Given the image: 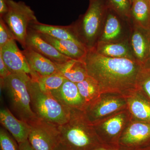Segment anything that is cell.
Returning <instances> with one entry per match:
<instances>
[{
	"instance_id": "6da1fadb",
	"label": "cell",
	"mask_w": 150,
	"mask_h": 150,
	"mask_svg": "<svg viewBox=\"0 0 150 150\" xmlns=\"http://www.w3.org/2000/svg\"><path fill=\"white\" fill-rule=\"evenodd\" d=\"M84 61L88 75L96 82L100 93H117L127 96L138 88L144 65L136 59L111 58L88 49Z\"/></svg>"
},
{
	"instance_id": "7a4b0ae2",
	"label": "cell",
	"mask_w": 150,
	"mask_h": 150,
	"mask_svg": "<svg viewBox=\"0 0 150 150\" xmlns=\"http://www.w3.org/2000/svg\"><path fill=\"white\" fill-rule=\"evenodd\" d=\"M58 129L60 144L67 150H92L103 145L83 110L70 109L69 120Z\"/></svg>"
},
{
	"instance_id": "3957f363",
	"label": "cell",
	"mask_w": 150,
	"mask_h": 150,
	"mask_svg": "<svg viewBox=\"0 0 150 150\" xmlns=\"http://www.w3.org/2000/svg\"><path fill=\"white\" fill-rule=\"evenodd\" d=\"M30 77L24 74H11L1 81L9 108L16 117L28 123L37 118L32 111L28 83Z\"/></svg>"
},
{
	"instance_id": "277c9868",
	"label": "cell",
	"mask_w": 150,
	"mask_h": 150,
	"mask_svg": "<svg viewBox=\"0 0 150 150\" xmlns=\"http://www.w3.org/2000/svg\"><path fill=\"white\" fill-rule=\"evenodd\" d=\"M28 86L31 109L37 118L58 126L67 123L71 109L62 105L51 94L41 91L37 82L31 78Z\"/></svg>"
},
{
	"instance_id": "5b68a950",
	"label": "cell",
	"mask_w": 150,
	"mask_h": 150,
	"mask_svg": "<svg viewBox=\"0 0 150 150\" xmlns=\"http://www.w3.org/2000/svg\"><path fill=\"white\" fill-rule=\"evenodd\" d=\"M8 11L1 17L11 31L16 40L26 47L28 33L30 25L38 22L35 13L24 2L6 0Z\"/></svg>"
},
{
	"instance_id": "8992f818",
	"label": "cell",
	"mask_w": 150,
	"mask_h": 150,
	"mask_svg": "<svg viewBox=\"0 0 150 150\" xmlns=\"http://www.w3.org/2000/svg\"><path fill=\"white\" fill-rule=\"evenodd\" d=\"M104 12L101 0H90L85 13L76 23L72 24L80 41L87 50L94 47L97 42Z\"/></svg>"
},
{
	"instance_id": "52a82bcc",
	"label": "cell",
	"mask_w": 150,
	"mask_h": 150,
	"mask_svg": "<svg viewBox=\"0 0 150 150\" xmlns=\"http://www.w3.org/2000/svg\"><path fill=\"white\" fill-rule=\"evenodd\" d=\"M126 97L112 93H100L94 100L85 105L84 112L92 124L100 121L127 107Z\"/></svg>"
},
{
	"instance_id": "ba28073f",
	"label": "cell",
	"mask_w": 150,
	"mask_h": 150,
	"mask_svg": "<svg viewBox=\"0 0 150 150\" xmlns=\"http://www.w3.org/2000/svg\"><path fill=\"white\" fill-rule=\"evenodd\" d=\"M28 142L34 150H54L60 144L58 125L37 118L28 123Z\"/></svg>"
},
{
	"instance_id": "9c48e42d",
	"label": "cell",
	"mask_w": 150,
	"mask_h": 150,
	"mask_svg": "<svg viewBox=\"0 0 150 150\" xmlns=\"http://www.w3.org/2000/svg\"><path fill=\"white\" fill-rule=\"evenodd\" d=\"M123 109L93 124L103 144L119 148L118 142L129 120V113Z\"/></svg>"
},
{
	"instance_id": "30bf717a",
	"label": "cell",
	"mask_w": 150,
	"mask_h": 150,
	"mask_svg": "<svg viewBox=\"0 0 150 150\" xmlns=\"http://www.w3.org/2000/svg\"><path fill=\"white\" fill-rule=\"evenodd\" d=\"M150 144V123L136 121L125 128L121 134L118 147L124 150H140Z\"/></svg>"
},
{
	"instance_id": "8fae6325",
	"label": "cell",
	"mask_w": 150,
	"mask_h": 150,
	"mask_svg": "<svg viewBox=\"0 0 150 150\" xmlns=\"http://www.w3.org/2000/svg\"><path fill=\"white\" fill-rule=\"evenodd\" d=\"M15 40L10 41L0 48V55L11 74H24L33 79L30 69L22 51L18 47Z\"/></svg>"
},
{
	"instance_id": "7c38bea8",
	"label": "cell",
	"mask_w": 150,
	"mask_h": 150,
	"mask_svg": "<svg viewBox=\"0 0 150 150\" xmlns=\"http://www.w3.org/2000/svg\"><path fill=\"white\" fill-rule=\"evenodd\" d=\"M26 48L32 49L58 64L71 59L61 54L53 45L43 39L38 33L30 28L26 38Z\"/></svg>"
},
{
	"instance_id": "4fadbf2b",
	"label": "cell",
	"mask_w": 150,
	"mask_h": 150,
	"mask_svg": "<svg viewBox=\"0 0 150 150\" xmlns=\"http://www.w3.org/2000/svg\"><path fill=\"white\" fill-rule=\"evenodd\" d=\"M22 51L33 73V78L31 79L32 80L36 81L39 78L58 72V64L30 48H26Z\"/></svg>"
},
{
	"instance_id": "5bb4252c",
	"label": "cell",
	"mask_w": 150,
	"mask_h": 150,
	"mask_svg": "<svg viewBox=\"0 0 150 150\" xmlns=\"http://www.w3.org/2000/svg\"><path fill=\"white\" fill-rule=\"evenodd\" d=\"M51 95L62 105L69 109L83 110L85 106L76 84L66 79L62 86L52 92Z\"/></svg>"
},
{
	"instance_id": "9a60e30c",
	"label": "cell",
	"mask_w": 150,
	"mask_h": 150,
	"mask_svg": "<svg viewBox=\"0 0 150 150\" xmlns=\"http://www.w3.org/2000/svg\"><path fill=\"white\" fill-rule=\"evenodd\" d=\"M0 122L18 144L27 141L30 132L29 124L16 117L8 108L1 109Z\"/></svg>"
},
{
	"instance_id": "2e32d148",
	"label": "cell",
	"mask_w": 150,
	"mask_h": 150,
	"mask_svg": "<svg viewBox=\"0 0 150 150\" xmlns=\"http://www.w3.org/2000/svg\"><path fill=\"white\" fill-rule=\"evenodd\" d=\"M131 45L135 59L144 66L150 63V30L137 27L131 37Z\"/></svg>"
},
{
	"instance_id": "e0dca14e",
	"label": "cell",
	"mask_w": 150,
	"mask_h": 150,
	"mask_svg": "<svg viewBox=\"0 0 150 150\" xmlns=\"http://www.w3.org/2000/svg\"><path fill=\"white\" fill-rule=\"evenodd\" d=\"M38 33L43 39L53 45L61 54L70 59L83 60L85 57L87 49L82 44L72 40L56 39L49 35Z\"/></svg>"
},
{
	"instance_id": "ac0fdd59",
	"label": "cell",
	"mask_w": 150,
	"mask_h": 150,
	"mask_svg": "<svg viewBox=\"0 0 150 150\" xmlns=\"http://www.w3.org/2000/svg\"><path fill=\"white\" fill-rule=\"evenodd\" d=\"M29 28L56 39L72 40L83 45L78 38L72 24L68 26L51 25L43 24L38 21L30 25Z\"/></svg>"
},
{
	"instance_id": "d6986e66",
	"label": "cell",
	"mask_w": 150,
	"mask_h": 150,
	"mask_svg": "<svg viewBox=\"0 0 150 150\" xmlns=\"http://www.w3.org/2000/svg\"><path fill=\"white\" fill-rule=\"evenodd\" d=\"M58 73L66 79L75 83L80 82L88 76L83 59H70L66 63L59 64Z\"/></svg>"
},
{
	"instance_id": "ffe728a7",
	"label": "cell",
	"mask_w": 150,
	"mask_h": 150,
	"mask_svg": "<svg viewBox=\"0 0 150 150\" xmlns=\"http://www.w3.org/2000/svg\"><path fill=\"white\" fill-rule=\"evenodd\" d=\"M138 89L126 96L129 112L140 121L150 123V103L139 94Z\"/></svg>"
},
{
	"instance_id": "44dd1931",
	"label": "cell",
	"mask_w": 150,
	"mask_h": 150,
	"mask_svg": "<svg viewBox=\"0 0 150 150\" xmlns=\"http://www.w3.org/2000/svg\"><path fill=\"white\" fill-rule=\"evenodd\" d=\"M94 47L98 54L107 57L135 59L125 43L98 41Z\"/></svg>"
},
{
	"instance_id": "7402d4cb",
	"label": "cell",
	"mask_w": 150,
	"mask_h": 150,
	"mask_svg": "<svg viewBox=\"0 0 150 150\" xmlns=\"http://www.w3.org/2000/svg\"><path fill=\"white\" fill-rule=\"evenodd\" d=\"M131 16L137 27L150 30V4L146 0H135L131 5Z\"/></svg>"
},
{
	"instance_id": "603a6c76",
	"label": "cell",
	"mask_w": 150,
	"mask_h": 150,
	"mask_svg": "<svg viewBox=\"0 0 150 150\" xmlns=\"http://www.w3.org/2000/svg\"><path fill=\"white\" fill-rule=\"evenodd\" d=\"M121 26L119 20L113 14L107 15L102 35L98 41L112 42L121 35Z\"/></svg>"
},
{
	"instance_id": "cb8c5ba5",
	"label": "cell",
	"mask_w": 150,
	"mask_h": 150,
	"mask_svg": "<svg viewBox=\"0 0 150 150\" xmlns=\"http://www.w3.org/2000/svg\"><path fill=\"white\" fill-rule=\"evenodd\" d=\"M76 84L85 105L94 100L100 94L96 82L89 76L83 81Z\"/></svg>"
},
{
	"instance_id": "d4e9b609",
	"label": "cell",
	"mask_w": 150,
	"mask_h": 150,
	"mask_svg": "<svg viewBox=\"0 0 150 150\" xmlns=\"http://www.w3.org/2000/svg\"><path fill=\"white\" fill-rule=\"evenodd\" d=\"M66 79L57 72L38 78L37 82L40 90L44 93L51 94V93L59 89L64 83Z\"/></svg>"
},
{
	"instance_id": "484cf974",
	"label": "cell",
	"mask_w": 150,
	"mask_h": 150,
	"mask_svg": "<svg viewBox=\"0 0 150 150\" xmlns=\"http://www.w3.org/2000/svg\"><path fill=\"white\" fill-rule=\"evenodd\" d=\"M0 150H20L16 140L4 127L0 129Z\"/></svg>"
},
{
	"instance_id": "4316f807",
	"label": "cell",
	"mask_w": 150,
	"mask_h": 150,
	"mask_svg": "<svg viewBox=\"0 0 150 150\" xmlns=\"http://www.w3.org/2000/svg\"><path fill=\"white\" fill-rule=\"evenodd\" d=\"M113 9L121 16L126 18L131 16V6L129 0H108Z\"/></svg>"
},
{
	"instance_id": "83f0119b",
	"label": "cell",
	"mask_w": 150,
	"mask_h": 150,
	"mask_svg": "<svg viewBox=\"0 0 150 150\" xmlns=\"http://www.w3.org/2000/svg\"><path fill=\"white\" fill-rule=\"evenodd\" d=\"M138 88L143 89L150 98V67L144 66L140 73L138 82Z\"/></svg>"
},
{
	"instance_id": "f1b7e54d",
	"label": "cell",
	"mask_w": 150,
	"mask_h": 150,
	"mask_svg": "<svg viewBox=\"0 0 150 150\" xmlns=\"http://www.w3.org/2000/svg\"><path fill=\"white\" fill-rule=\"evenodd\" d=\"M15 40L11 31L1 18H0V48L10 41Z\"/></svg>"
},
{
	"instance_id": "f546056e",
	"label": "cell",
	"mask_w": 150,
	"mask_h": 150,
	"mask_svg": "<svg viewBox=\"0 0 150 150\" xmlns=\"http://www.w3.org/2000/svg\"><path fill=\"white\" fill-rule=\"evenodd\" d=\"M11 73L3 60L2 57L0 55V79L1 81L4 79Z\"/></svg>"
},
{
	"instance_id": "4dcf8cb0",
	"label": "cell",
	"mask_w": 150,
	"mask_h": 150,
	"mask_svg": "<svg viewBox=\"0 0 150 150\" xmlns=\"http://www.w3.org/2000/svg\"><path fill=\"white\" fill-rule=\"evenodd\" d=\"M7 11L6 0H0V18L2 17Z\"/></svg>"
},
{
	"instance_id": "1f68e13d",
	"label": "cell",
	"mask_w": 150,
	"mask_h": 150,
	"mask_svg": "<svg viewBox=\"0 0 150 150\" xmlns=\"http://www.w3.org/2000/svg\"><path fill=\"white\" fill-rule=\"evenodd\" d=\"M20 150H34L30 144L28 140L18 144Z\"/></svg>"
},
{
	"instance_id": "d6a6232c",
	"label": "cell",
	"mask_w": 150,
	"mask_h": 150,
	"mask_svg": "<svg viewBox=\"0 0 150 150\" xmlns=\"http://www.w3.org/2000/svg\"><path fill=\"white\" fill-rule=\"evenodd\" d=\"M92 150H124L121 149L120 148H113L111 147L107 146H100L96 148V149H93Z\"/></svg>"
},
{
	"instance_id": "836d02e7",
	"label": "cell",
	"mask_w": 150,
	"mask_h": 150,
	"mask_svg": "<svg viewBox=\"0 0 150 150\" xmlns=\"http://www.w3.org/2000/svg\"><path fill=\"white\" fill-rule=\"evenodd\" d=\"M54 150H67L65 149V148H64L63 146H62V145L60 144L57 147V148H56Z\"/></svg>"
},
{
	"instance_id": "e575fe53",
	"label": "cell",
	"mask_w": 150,
	"mask_h": 150,
	"mask_svg": "<svg viewBox=\"0 0 150 150\" xmlns=\"http://www.w3.org/2000/svg\"><path fill=\"white\" fill-rule=\"evenodd\" d=\"M134 1H135V0H129V2H130L131 6L132 5V4L134 2Z\"/></svg>"
},
{
	"instance_id": "d590c367",
	"label": "cell",
	"mask_w": 150,
	"mask_h": 150,
	"mask_svg": "<svg viewBox=\"0 0 150 150\" xmlns=\"http://www.w3.org/2000/svg\"><path fill=\"white\" fill-rule=\"evenodd\" d=\"M140 150H150V149H149V148H148L147 147H146L144 148V149H142Z\"/></svg>"
},
{
	"instance_id": "8d00e7d4",
	"label": "cell",
	"mask_w": 150,
	"mask_h": 150,
	"mask_svg": "<svg viewBox=\"0 0 150 150\" xmlns=\"http://www.w3.org/2000/svg\"><path fill=\"white\" fill-rule=\"evenodd\" d=\"M146 1L149 2V4H150V0H146Z\"/></svg>"
}]
</instances>
